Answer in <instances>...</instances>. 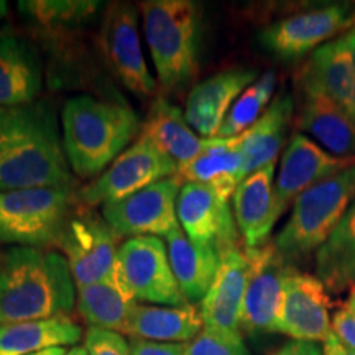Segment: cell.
I'll return each mask as SVG.
<instances>
[{
    "instance_id": "obj_44",
    "label": "cell",
    "mask_w": 355,
    "mask_h": 355,
    "mask_svg": "<svg viewBox=\"0 0 355 355\" xmlns=\"http://www.w3.org/2000/svg\"><path fill=\"white\" fill-rule=\"evenodd\" d=\"M0 112H2V109H0Z\"/></svg>"
},
{
    "instance_id": "obj_27",
    "label": "cell",
    "mask_w": 355,
    "mask_h": 355,
    "mask_svg": "<svg viewBox=\"0 0 355 355\" xmlns=\"http://www.w3.org/2000/svg\"><path fill=\"white\" fill-rule=\"evenodd\" d=\"M165 241L171 270L184 298L189 303H201L216 278L220 254L214 248L198 247L181 227L173 230Z\"/></svg>"
},
{
    "instance_id": "obj_13",
    "label": "cell",
    "mask_w": 355,
    "mask_h": 355,
    "mask_svg": "<svg viewBox=\"0 0 355 355\" xmlns=\"http://www.w3.org/2000/svg\"><path fill=\"white\" fill-rule=\"evenodd\" d=\"M329 309L331 300L321 279L290 266L275 332L290 336L293 340L324 343L332 334Z\"/></svg>"
},
{
    "instance_id": "obj_17",
    "label": "cell",
    "mask_w": 355,
    "mask_h": 355,
    "mask_svg": "<svg viewBox=\"0 0 355 355\" xmlns=\"http://www.w3.org/2000/svg\"><path fill=\"white\" fill-rule=\"evenodd\" d=\"M247 277L248 263L245 250L235 247L220 255L214 282L199 303L204 329H209L229 339H242L241 319Z\"/></svg>"
},
{
    "instance_id": "obj_1",
    "label": "cell",
    "mask_w": 355,
    "mask_h": 355,
    "mask_svg": "<svg viewBox=\"0 0 355 355\" xmlns=\"http://www.w3.org/2000/svg\"><path fill=\"white\" fill-rule=\"evenodd\" d=\"M73 188L56 110L35 101L0 112V191Z\"/></svg>"
},
{
    "instance_id": "obj_6",
    "label": "cell",
    "mask_w": 355,
    "mask_h": 355,
    "mask_svg": "<svg viewBox=\"0 0 355 355\" xmlns=\"http://www.w3.org/2000/svg\"><path fill=\"white\" fill-rule=\"evenodd\" d=\"M73 188L0 191V243L46 248L73 212Z\"/></svg>"
},
{
    "instance_id": "obj_28",
    "label": "cell",
    "mask_w": 355,
    "mask_h": 355,
    "mask_svg": "<svg viewBox=\"0 0 355 355\" xmlns=\"http://www.w3.org/2000/svg\"><path fill=\"white\" fill-rule=\"evenodd\" d=\"M83 329L69 316L0 324V355H33L53 347L76 345Z\"/></svg>"
},
{
    "instance_id": "obj_14",
    "label": "cell",
    "mask_w": 355,
    "mask_h": 355,
    "mask_svg": "<svg viewBox=\"0 0 355 355\" xmlns=\"http://www.w3.org/2000/svg\"><path fill=\"white\" fill-rule=\"evenodd\" d=\"M354 12L347 6H327L278 20L263 28L259 42L266 51L283 60H295L318 50L327 40L354 26Z\"/></svg>"
},
{
    "instance_id": "obj_29",
    "label": "cell",
    "mask_w": 355,
    "mask_h": 355,
    "mask_svg": "<svg viewBox=\"0 0 355 355\" xmlns=\"http://www.w3.org/2000/svg\"><path fill=\"white\" fill-rule=\"evenodd\" d=\"M298 127L336 157H355V121L327 97L304 92Z\"/></svg>"
},
{
    "instance_id": "obj_3",
    "label": "cell",
    "mask_w": 355,
    "mask_h": 355,
    "mask_svg": "<svg viewBox=\"0 0 355 355\" xmlns=\"http://www.w3.org/2000/svg\"><path fill=\"white\" fill-rule=\"evenodd\" d=\"M63 144L69 168L79 178L102 175L140 133L141 121L123 102L76 96L63 107Z\"/></svg>"
},
{
    "instance_id": "obj_10",
    "label": "cell",
    "mask_w": 355,
    "mask_h": 355,
    "mask_svg": "<svg viewBox=\"0 0 355 355\" xmlns=\"http://www.w3.org/2000/svg\"><path fill=\"white\" fill-rule=\"evenodd\" d=\"M101 46L112 73L128 91L140 97H152L157 92V81L141 51L139 10L133 3L115 2L107 8Z\"/></svg>"
},
{
    "instance_id": "obj_32",
    "label": "cell",
    "mask_w": 355,
    "mask_h": 355,
    "mask_svg": "<svg viewBox=\"0 0 355 355\" xmlns=\"http://www.w3.org/2000/svg\"><path fill=\"white\" fill-rule=\"evenodd\" d=\"M99 8V2L91 0H32L19 2V10L43 26H73L86 21Z\"/></svg>"
},
{
    "instance_id": "obj_18",
    "label": "cell",
    "mask_w": 355,
    "mask_h": 355,
    "mask_svg": "<svg viewBox=\"0 0 355 355\" xmlns=\"http://www.w3.org/2000/svg\"><path fill=\"white\" fill-rule=\"evenodd\" d=\"M255 79V69L232 68L194 84L184 107L189 127L202 139H214L234 102Z\"/></svg>"
},
{
    "instance_id": "obj_16",
    "label": "cell",
    "mask_w": 355,
    "mask_h": 355,
    "mask_svg": "<svg viewBox=\"0 0 355 355\" xmlns=\"http://www.w3.org/2000/svg\"><path fill=\"white\" fill-rule=\"evenodd\" d=\"M176 212L180 227L198 247L214 248L220 255L239 247V229L230 204L209 186L183 183Z\"/></svg>"
},
{
    "instance_id": "obj_33",
    "label": "cell",
    "mask_w": 355,
    "mask_h": 355,
    "mask_svg": "<svg viewBox=\"0 0 355 355\" xmlns=\"http://www.w3.org/2000/svg\"><path fill=\"white\" fill-rule=\"evenodd\" d=\"M188 355H248L243 339H229L209 329H202L188 343Z\"/></svg>"
},
{
    "instance_id": "obj_26",
    "label": "cell",
    "mask_w": 355,
    "mask_h": 355,
    "mask_svg": "<svg viewBox=\"0 0 355 355\" xmlns=\"http://www.w3.org/2000/svg\"><path fill=\"white\" fill-rule=\"evenodd\" d=\"M176 176L183 183L209 186L227 201L247 178L242 157L235 150L232 139H209L204 152L178 168Z\"/></svg>"
},
{
    "instance_id": "obj_15",
    "label": "cell",
    "mask_w": 355,
    "mask_h": 355,
    "mask_svg": "<svg viewBox=\"0 0 355 355\" xmlns=\"http://www.w3.org/2000/svg\"><path fill=\"white\" fill-rule=\"evenodd\" d=\"M354 165L355 157H336L308 137L295 133L283 153L275 184V224L304 191Z\"/></svg>"
},
{
    "instance_id": "obj_40",
    "label": "cell",
    "mask_w": 355,
    "mask_h": 355,
    "mask_svg": "<svg viewBox=\"0 0 355 355\" xmlns=\"http://www.w3.org/2000/svg\"><path fill=\"white\" fill-rule=\"evenodd\" d=\"M64 347H53V349H48V350H43V352H38V354H33V355H64L66 354Z\"/></svg>"
},
{
    "instance_id": "obj_5",
    "label": "cell",
    "mask_w": 355,
    "mask_h": 355,
    "mask_svg": "<svg viewBox=\"0 0 355 355\" xmlns=\"http://www.w3.org/2000/svg\"><path fill=\"white\" fill-rule=\"evenodd\" d=\"M355 201V165L304 191L291 207L275 247L286 261L318 250Z\"/></svg>"
},
{
    "instance_id": "obj_9",
    "label": "cell",
    "mask_w": 355,
    "mask_h": 355,
    "mask_svg": "<svg viewBox=\"0 0 355 355\" xmlns=\"http://www.w3.org/2000/svg\"><path fill=\"white\" fill-rule=\"evenodd\" d=\"M181 186L178 176L166 178L122 201L102 206V217L117 239L168 237L180 227L176 206Z\"/></svg>"
},
{
    "instance_id": "obj_42",
    "label": "cell",
    "mask_w": 355,
    "mask_h": 355,
    "mask_svg": "<svg viewBox=\"0 0 355 355\" xmlns=\"http://www.w3.org/2000/svg\"><path fill=\"white\" fill-rule=\"evenodd\" d=\"M7 13H8V3L3 2V0H0V20L6 19Z\"/></svg>"
},
{
    "instance_id": "obj_7",
    "label": "cell",
    "mask_w": 355,
    "mask_h": 355,
    "mask_svg": "<svg viewBox=\"0 0 355 355\" xmlns=\"http://www.w3.org/2000/svg\"><path fill=\"white\" fill-rule=\"evenodd\" d=\"M178 166L157 146L139 137L102 175L78 193L84 206L122 201L158 181L176 176Z\"/></svg>"
},
{
    "instance_id": "obj_22",
    "label": "cell",
    "mask_w": 355,
    "mask_h": 355,
    "mask_svg": "<svg viewBox=\"0 0 355 355\" xmlns=\"http://www.w3.org/2000/svg\"><path fill=\"white\" fill-rule=\"evenodd\" d=\"M293 112V97L282 92L275 97L254 125L232 139L235 150L242 157L247 176L277 162L278 153L285 145Z\"/></svg>"
},
{
    "instance_id": "obj_21",
    "label": "cell",
    "mask_w": 355,
    "mask_h": 355,
    "mask_svg": "<svg viewBox=\"0 0 355 355\" xmlns=\"http://www.w3.org/2000/svg\"><path fill=\"white\" fill-rule=\"evenodd\" d=\"M141 139L157 146L178 168L204 152L207 140L199 137L186 121L184 112L165 96H158L141 122Z\"/></svg>"
},
{
    "instance_id": "obj_34",
    "label": "cell",
    "mask_w": 355,
    "mask_h": 355,
    "mask_svg": "<svg viewBox=\"0 0 355 355\" xmlns=\"http://www.w3.org/2000/svg\"><path fill=\"white\" fill-rule=\"evenodd\" d=\"M87 355H130V343L121 332L89 327L84 336Z\"/></svg>"
},
{
    "instance_id": "obj_30",
    "label": "cell",
    "mask_w": 355,
    "mask_h": 355,
    "mask_svg": "<svg viewBox=\"0 0 355 355\" xmlns=\"http://www.w3.org/2000/svg\"><path fill=\"white\" fill-rule=\"evenodd\" d=\"M316 277L334 293L355 283V201L329 239L316 250Z\"/></svg>"
},
{
    "instance_id": "obj_4",
    "label": "cell",
    "mask_w": 355,
    "mask_h": 355,
    "mask_svg": "<svg viewBox=\"0 0 355 355\" xmlns=\"http://www.w3.org/2000/svg\"><path fill=\"white\" fill-rule=\"evenodd\" d=\"M140 10L159 87L170 94L183 91L199 71L201 6L191 0H146Z\"/></svg>"
},
{
    "instance_id": "obj_41",
    "label": "cell",
    "mask_w": 355,
    "mask_h": 355,
    "mask_svg": "<svg viewBox=\"0 0 355 355\" xmlns=\"http://www.w3.org/2000/svg\"><path fill=\"white\" fill-rule=\"evenodd\" d=\"M64 355H87V350L84 349V345H74V347L66 350Z\"/></svg>"
},
{
    "instance_id": "obj_38",
    "label": "cell",
    "mask_w": 355,
    "mask_h": 355,
    "mask_svg": "<svg viewBox=\"0 0 355 355\" xmlns=\"http://www.w3.org/2000/svg\"><path fill=\"white\" fill-rule=\"evenodd\" d=\"M322 352L324 355H355V350L345 347L334 334H331L326 340H324Z\"/></svg>"
},
{
    "instance_id": "obj_11",
    "label": "cell",
    "mask_w": 355,
    "mask_h": 355,
    "mask_svg": "<svg viewBox=\"0 0 355 355\" xmlns=\"http://www.w3.org/2000/svg\"><path fill=\"white\" fill-rule=\"evenodd\" d=\"M119 263L140 303L183 306L189 301L178 285L166 243L153 235L127 239L119 247Z\"/></svg>"
},
{
    "instance_id": "obj_8",
    "label": "cell",
    "mask_w": 355,
    "mask_h": 355,
    "mask_svg": "<svg viewBox=\"0 0 355 355\" xmlns=\"http://www.w3.org/2000/svg\"><path fill=\"white\" fill-rule=\"evenodd\" d=\"M58 247L68 260L76 288L107 278L121 266L117 237L96 212H71L60 235Z\"/></svg>"
},
{
    "instance_id": "obj_19",
    "label": "cell",
    "mask_w": 355,
    "mask_h": 355,
    "mask_svg": "<svg viewBox=\"0 0 355 355\" xmlns=\"http://www.w3.org/2000/svg\"><path fill=\"white\" fill-rule=\"evenodd\" d=\"M301 87L303 92L327 97L349 115H354L355 64L347 35L314 50L301 73Z\"/></svg>"
},
{
    "instance_id": "obj_35",
    "label": "cell",
    "mask_w": 355,
    "mask_h": 355,
    "mask_svg": "<svg viewBox=\"0 0 355 355\" xmlns=\"http://www.w3.org/2000/svg\"><path fill=\"white\" fill-rule=\"evenodd\" d=\"M332 334L343 343L345 347L355 350V311L347 304L336 311L331 321Z\"/></svg>"
},
{
    "instance_id": "obj_37",
    "label": "cell",
    "mask_w": 355,
    "mask_h": 355,
    "mask_svg": "<svg viewBox=\"0 0 355 355\" xmlns=\"http://www.w3.org/2000/svg\"><path fill=\"white\" fill-rule=\"evenodd\" d=\"M273 355H324L322 347L318 343H308V340H290L277 350Z\"/></svg>"
},
{
    "instance_id": "obj_20",
    "label": "cell",
    "mask_w": 355,
    "mask_h": 355,
    "mask_svg": "<svg viewBox=\"0 0 355 355\" xmlns=\"http://www.w3.org/2000/svg\"><path fill=\"white\" fill-rule=\"evenodd\" d=\"M43 86L37 46L8 28L0 30V109L35 102Z\"/></svg>"
},
{
    "instance_id": "obj_24",
    "label": "cell",
    "mask_w": 355,
    "mask_h": 355,
    "mask_svg": "<svg viewBox=\"0 0 355 355\" xmlns=\"http://www.w3.org/2000/svg\"><path fill=\"white\" fill-rule=\"evenodd\" d=\"M204 329L199 306L137 304L132 311L123 336L132 339L165 344H188Z\"/></svg>"
},
{
    "instance_id": "obj_43",
    "label": "cell",
    "mask_w": 355,
    "mask_h": 355,
    "mask_svg": "<svg viewBox=\"0 0 355 355\" xmlns=\"http://www.w3.org/2000/svg\"><path fill=\"white\" fill-rule=\"evenodd\" d=\"M0 266H2V257H0Z\"/></svg>"
},
{
    "instance_id": "obj_25",
    "label": "cell",
    "mask_w": 355,
    "mask_h": 355,
    "mask_svg": "<svg viewBox=\"0 0 355 355\" xmlns=\"http://www.w3.org/2000/svg\"><path fill=\"white\" fill-rule=\"evenodd\" d=\"M137 304L135 295L128 286L121 266L110 277L78 288V313L91 327L123 334Z\"/></svg>"
},
{
    "instance_id": "obj_2",
    "label": "cell",
    "mask_w": 355,
    "mask_h": 355,
    "mask_svg": "<svg viewBox=\"0 0 355 355\" xmlns=\"http://www.w3.org/2000/svg\"><path fill=\"white\" fill-rule=\"evenodd\" d=\"M76 298V283L60 252L10 247L2 255L0 324L63 316Z\"/></svg>"
},
{
    "instance_id": "obj_36",
    "label": "cell",
    "mask_w": 355,
    "mask_h": 355,
    "mask_svg": "<svg viewBox=\"0 0 355 355\" xmlns=\"http://www.w3.org/2000/svg\"><path fill=\"white\" fill-rule=\"evenodd\" d=\"M130 355H188V344H165L132 339Z\"/></svg>"
},
{
    "instance_id": "obj_31",
    "label": "cell",
    "mask_w": 355,
    "mask_h": 355,
    "mask_svg": "<svg viewBox=\"0 0 355 355\" xmlns=\"http://www.w3.org/2000/svg\"><path fill=\"white\" fill-rule=\"evenodd\" d=\"M275 86H277V74L273 71L261 74L234 102L214 139H235L254 125L265 112L266 104L272 101Z\"/></svg>"
},
{
    "instance_id": "obj_12",
    "label": "cell",
    "mask_w": 355,
    "mask_h": 355,
    "mask_svg": "<svg viewBox=\"0 0 355 355\" xmlns=\"http://www.w3.org/2000/svg\"><path fill=\"white\" fill-rule=\"evenodd\" d=\"M243 250L248 263V277L242 306V334L275 332L283 283L290 265L279 255L275 243L266 242L261 247Z\"/></svg>"
},
{
    "instance_id": "obj_39",
    "label": "cell",
    "mask_w": 355,
    "mask_h": 355,
    "mask_svg": "<svg viewBox=\"0 0 355 355\" xmlns=\"http://www.w3.org/2000/svg\"><path fill=\"white\" fill-rule=\"evenodd\" d=\"M347 40H349V44H350V50H352V58H354V64H355V25L352 28L347 30ZM354 121H355V105H354Z\"/></svg>"
},
{
    "instance_id": "obj_23",
    "label": "cell",
    "mask_w": 355,
    "mask_h": 355,
    "mask_svg": "<svg viewBox=\"0 0 355 355\" xmlns=\"http://www.w3.org/2000/svg\"><path fill=\"white\" fill-rule=\"evenodd\" d=\"M275 163L248 175L235 189L232 209L245 248L266 243L275 225Z\"/></svg>"
}]
</instances>
